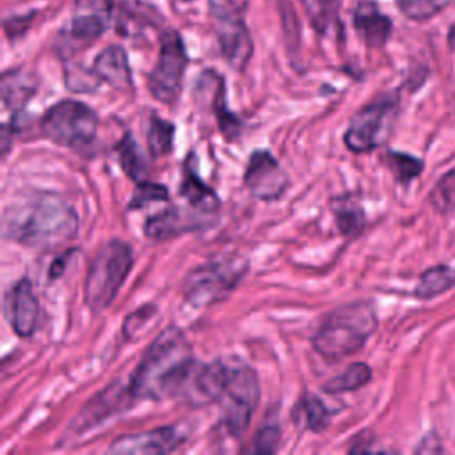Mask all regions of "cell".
I'll use <instances>...</instances> for the list:
<instances>
[{
	"label": "cell",
	"instance_id": "cell-1",
	"mask_svg": "<svg viewBox=\"0 0 455 455\" xmlns=\"http://www.w3.org/2000/svg\"><path fill=\"white\" fill-rule=\"evenodd\" d=\"M4 236L37 251H57L78 231L73 206L52 192H27L16 197L2 219Z\"/></svg>",
	"mask_w": 455,
	"mask_h": 455
},
{
	"label": "cell",
	"instance_id": "cell-2",
	"mask_svg": "<svg viewBox=\"0 0 455 455\" xmlns=\"http://www.w3.org/2000/svg\"><path fill=\"white\" fill-rule=\"evenodd\" d=\"M194 359L192 345L185 332L176 327H165L144 350L128 384L135 400H164Z\"/></svg>",
	"mask_w": 455,
	"mask_h": 455
},
{
	"label": "cell",
	"instance_id": "cell-3",
	"mask_svg": "<svg viewBox=\"0 0 455 455\" xmlns=\"http://www.w3.org/2000/svg\"><path fill=\"white\" fill-rule=\"evenodd\" d=\"M377 329L375 307L370 300H354L332 309L318 325L311 345L327 361H339L359 352Z\"/></svg>",
	"mask_w": 455,
	"mask_h": 455
},
{
	"label": "cell",
	"instance_id": "cell-4",
	"mask_svg": "<svg viewBox=\"0 0 455 455\" xmlns=\"http://www.w3.org/2000/svg\"><path fill=\"white\" fill-rule=\"evenodd\" d=\"M133 267L132 245L114 238L105 242L92 258L85 281L84 302L92 313L105 311L123 288Z\"/></svg>",
	"mask_w": 455,
	"mask_h": 455
},
{
	"label": "cell",
	"instance_id": "cell-5",
	"mask_svg": "<svg viewBox=\"0 0 455 455\" xmlns=\"http://www.w3.org/2000/svg\"><path fill=\"white\" fill-rule=\"evenodd\" d=\"M247 270L249 261L242 254H224L208 259L185 277V302L192 307H206L224 300L238 286Z\"/></svg>",
	"mask_w": 455,
	"mask_h": 455
},
{
	"label": "cell",
	"instance_id": "cell-6",
	"mask_svg": "<svg viewBox=\"0 0 455 455\" xmlns=\"http://www.w3.org/2000/svg\"><path fill=\"white\" fill-rule=\"evenodd\" d=\"M100 117L94 108L76 100L52 105L41 119V133L62 148L84 149L96 139Z\"/></svg>",
	"mask_w": 455,
	"mask_h": 455
},
{
	"label": "cell",
	"instance_id": "cell-7",
	"mask_svg": "<svg viewBox=\"0 0 455 455\" xmlns=\"http://www.w3.org/2000/svg\"><path fill=\"white\" fill-rule=\"evenodd\" d=\"M208 5L224 60L235 71H243L254 50L245 25L247 0H208Z\"/></svg>",
	"mask_w": 455,
	"mask_h": 455
},
{
	"label": "cell",
	"instance_id": "cell-8",
	"mask_svg": "<svg viewBox=\"0 0 455 455\" xmlns=\"http://www.w3.org/2000/svg\"><path fill=\"white\" fill-rule=\"evenodd\" d=\"M114 0H75L73 16L57 34L53 50L59 59L69 60L89 48L110 25Z\"/></svg>",
	"mask_w": 455,
	"mask_h": 455
},
{
	"label": "cell",
	"instance_id": "cell-9",
	"mask_svg": "<svg viewBox=\"0 0 455 455\" xmlns=\"http://www.w3.org/2000/svg\"><path fill=\"white\" fill-rule=\"evenodd\" d=\"M398 112L396 94H382L359 108L343 135L345 146L352 153H370L391 133Z\"/></svg>",
	"mask_w": 455,
	"mask_h": 455
},
{
	"label": "cell",
	"instance_id": "cell-10",
	"mask_svg": "<svg viewBox=\"0 0 455 455\" xmlns=\"http://www.w3.org/2000/svg\"><path fill=\"white\" fill-rule=\"evenodd\" d=\"M187 64L188 55L181 36L172 28L164 30L160 34L156 64L148 76V89L155 100L165 105H174L178 101Z\"/></svg>",
	"mask_w": 455,
	"mask_h": 455
},
{
	"label": "cell",
	"instance_id": "cell-11",
	"mask_svg": "<svg viewBox=\"0 0 455 455\" xmlns=\"http://www.w3.org/2000/svg\"><path fill=\"white\" fill-rule=\"evenodd\" d=\"M229 368L220 363H201L192 359L176 380L171 396L190 407H204L224 396Z\"/></svg>",
	"mask_w": 455,
	"mask_h": 455
},
{
	"label": "cell",
	"instance_id": "cell-12",
	"mask_svg": "<svg viewBox=\"0 0 455 455\" xmlns=\"http://www.w3.org/2000/svg\"><path fill=\"white\" fill-rule=\"evenodd\" d=\"M224 396L226 402L222 407V421L228 434L238 439L245 434L252 412L259 402L258 373L251 366L229 368Z\"/></svg>",
	"mask_w": 455,
	"mask_h": 455
},
{
	"label": "cell",
	"instance_id": "cell-13",
	"mask_svg": "<svg viewBox=\"0 0 455 455\" xmlns=\"http://www.w3.org/2000/svg\"><path fill=\"white\" fill-rule=\"evenodd\" d=\"M243 185L254 199L268 203L277 201L286 192L290 178L270 151L256 149L249 155Z\"/></svg>",
	"mask_w": 455,
	"mask_h": 455
},
{
	"label": "cell",
	"instance_id": "cell-14",
	"mask_svg": "<svg viewBox=\"0 0 455 455\" xmlns=\"http://www.w3.org/2000/svg\"><path fill=\"white\" fill-rule=\"evenodd\" d=\"M132 400H135V396L132 395L130 384H121L119 380L110 382L105 389H101L98 395H94L80 409V412L69 423V432L80 435V434H85V432L96 428L110 416L130 407Z\"/></svg>",
	"mask_w": 455,
	"mask_h": 455
},
{
	"label": "cell",
	"instance_id": "cell-15",
	"mask_svg": "<svg viewBox=\"0 0 455 455\" xmlns=\"http://www.w3.org/2000/svg\"><path fill=\"white\" fill-rule=\"evenodd\" d=\"M213 224V213H204L196 208L183 206H169L156 215L146 219L144 235L151 240L164 242L183 233L197 231L203 228H210Z\"/></svg>",
	"mask_w": 455,
	"mask_h": 455
},
{
	"label": "cell",
	"instance_id": "cell-16",
	"mask_svg": "<svg viewBox=\"0 0 455 455\" xmlns=\"http://www.w3.org/2000/svg\"><path fill=\"white\" fill-rule=\"evenodd\" d=\"M183 443L185 435L176 427L167 425L153 430L119 435L110 443L107 451L121 455H160L178 450Z\"/></svg>",
	"mask_w": 455,
	"mask_h": 455
},
{
	"label": "cell",
	"instance_id": "cell-17",
	"mask_svg": "<svg viewBox=\"0 0 455 455\" xmlns=\"http://www.w3.org/2000/svg\"><path fill=\"white\" fill-rule=\"evenodd\" d=\"M196 94H199V100L210 98L208 101L212 105V110L215 114V119H217V124H219L222 135L228 140H236L243 130V123L226 105L224 78L213 69H204L201 73V76L197 78Z\"/></svg>",
	"mask_w": 455,
	"mask_h": 455
},
{
	"label": "cell",
	"instance_id": "cell-18",
	"mask_svg": "<svg viewBox=\"0 0 455 455\" xmlns=\"http://www.w3.org/2000/svg\"><path fill=\"white\" fill-rule=\"evenodd\" d=\"M5 311L12 331L20 338H28L36 332L39 323V300L28 279L16 281L5 297Z\"/></svg>",
	"mask_w": 455,
	"mask_h": 455
},
{
	"label": "cell",
	"instance_id": "cell-19",
	"mask_svg": "<svg viewBox=\"0 0 455 455\" xmlns=\"http://www.w3.org/2000/svg\"><path fill=\"white\" fill-rule=\"evenodd\" d=\"M94 73L101 80V84H108L117 91H132L133 78L128 62V55L123 46L110 44L103 52H100L92 64Z\"/></svg>",
	"mask_w": 455,
	"mask_h": 455
},
{
	"label": "cell",
	"instance_id": "cell-20",
	"mask_svg": "<svg viewBox=\"0 0 455 455\" xmlns=\"http://www.w3.org/2000/svg\"><path fill=\"white\" fill-rule=\"evenodd\" d=\"M354 28L371 48H380L391 36L393 23L382 14L375 2L363 0L354 11Z\"/></svg>",
	"mask_w": 455,
	"mask_h": 455
},
{
	"label": "cell",
	"instance_id": "cell-21",
	"mask_svg": "<svg viewBox=\"0 0 455 455\" xmlns=\"http://www.w3.org/2000/svg\"><path fill=\"white\" fill-rule=\"evenodd\" d=\"M37 80L21 68L7 69L2 75V101L11 110H20L36 92Z\"/></svg>",
	"mask_w": 455,
	"mask_h": 455
},
{
	"label": "cell",
	"instance_id": "cell-22",
	"mask_svg": "<svg viewBox=\"0 0 455 455\" xmlns=\"http://www.w3.org/2000/svg\"><path fill=\"white\" fill-rule=\"evenodd\" d=\"M180 196H183L188 204L204 213H217L220 208V199L217 192L208 187L190 167L183 165V178L180 183Z\"/></svg>",
	"mask_w": 455,
	"mask_h": 455
},
{
	"label": "cell",
	"instance_id": "cell-23",
	"mask_svg": "<svg viewBox=\"0 0 455 455\" xmlns=\"http://www.w3.org/2000/svg\"><path fill=\"white\" fill-rule=\"evenodd\" d=\"M332 411L315 395H304L291 409V418L297 425L311 432H323L332 418Z\"/></svg>",
	"mask_w": 455,
	"mask_h": 455
},
{
	"label": "cell",
	"instance_id": "cell-24",
	"mask_svg": "<svg viewBox=\"0 0 455 455\" xmlns=\"http://www.w3.org/2000/svg\"><path fill=\"white\" fill-rule=\"evenodd\" d=\"M114 151L117 153V160L121 169L124 171V174L133 180L135 183L144 181L148 178V160L140 149V146L137 144V140L133 139V135L130 132H126L119 142L116 144Z\"/></svg>",
	"mask_w": 455,
	"mask_h": 455
},
{
	"label": "cell",
	"instance_id": "cell-25",
	"mask_svg": "<svg viewBox=\"0 0 455 455\" xmlns=\"http://www.w3.org/2000/svg\"><path fill=\"white\" fill-rule=\"evenodd\" d=\"M331 210L339 233H343L345 236H354L363 229L364 212L354 199L338 197L331 203Z\"/></svg>",
	"mask_w": 455,
	"mask_h": 455
},
{
	"label": "cell",
	"instance_id": "cell-26",
	"mask_svg": "<svg viewBox=\"0 0 455 455\" xmlns=\"http://www.w3.org/2000/svg\"><path fill=\"white\" fill-rule=\"evenodd\" d=\"M371 379V368L366 363H354L350 364L345 371L334 375L329 379L322 389L329 395H339V393H348L363 387L368 384Z\"/></svg>",
	"mask_w": 455,
	"mask_h": 455
},
{
	"label": "cell",
	"instance_id": "cell-27",
	"mask_svg": "<svg viewBox=\"0 0 455 455\" xmlns=\"http://www.w3.org/2000/svg\"><path fill=\"white\" fill-rule=\"evenodd\" d=\"M455 283V270L450 267H432L425 270L419 277V283L414 290L418 299H432L443 291H446Z\"/></svg>",
	"mask_w": 455,
	"mask_h": 455
},
{
	"label": "cell",
	"instance_id": "cell-28",
	"mask_svg": "<svg viewBox=\"0 0 455 455\" xmlns=\"http://www.w3.org/2000/svg\"><path fill=\"white\" fill-rule=\"evenodd\" d=\"M172 140H174V124L158 117L151 116L149 130H148V148L151 156L160 158L172 151Z\"/></svg>",
	"mask_w": 455,
	"mask_h": 455
},
{
	"label": "cell",
	"instance_id": "cell-29",
	"mask_svg": "<svg viewBox=\"0 0 455 455\" xmlns=\"http://www.w3.org/2000/svg\"><path fill=\"white\" fill-rule=\"evenodd\" d=\"M341 0H300L306 14L309 16L311 25L318 32H325L331 25V21L336 16L338 4Z\"/></svg>",
	"mask_w": 455,
	"mask_h": 455
},
{
	"label": "cell",
	"instance_id": "cell-30",
	"mask_svg": "<svg viewBox=\"0 0 455 455\" xmlns=\"http://www.w3.org/2000/svg\"><path fill=\"white\" fill-rule=\"evenodd\" d=\"M384 160H386L387 167L391 169V172L395 174V178L403 185L409 183L412 178H416L423 169L421 160H418L411 155H405V153L389 151Z\"/></svg>",
	"mask_w": 455,
	"mask_h": 455
},
{
	"label": "cell",
	"instance_id": "cell-31",
	"mask_svg": "<svg viewBox=\"0 0 455 455\" xmlns=\"http://www.w3.org/2000/svg\"><path fill=\"white\" fill-rule=\"evenodd\" d=\"M66 87L73 92H92L98 89L101 80L94 73V69H85L80 64H68L64 71Z\"/></svg>",
	"mask_w": 455,
	"mask_h": 455
},
{
	"label": "cell",
	"instance_id": "cell-32",
	"mask_svg": "<svg viewBox=\"0 0 455 455\" xmlns=\"http://www.w3.org/2000/svg\"><path fill=\"white\" fill-rule=\"evenodd\" d=\"M453 0H396L398 9L411 20L425 21L441 12Z\"/></svg>",
	"mask_w": 455,
	"mask_h": 455
},
{
	"label": "cell",
	"instance_id": "cell-33",
	"mask_svg": "<svg viewBox=\"0 0 455 455\" xmlns=\"http://www.w3.org/2000/svg\"><path fill=\"white\" fill-rule=\"evenodd\" d=\"M169 199V190L160 185V183H151L148 180L144 181H139L135 190H133V196L128 203V210L133 212V210H140L151 203H156V201H167Z\"/></svg>",
	"mask_w": 455,
	"mask_h": 455
},
{
	"label": "cell",
	"instance_id": "cell-34",
	"mask_svg": "<svg viewBox=\"0 0 455 455\" xmlns=\"http://www.w3.org/2000/svg\"><path fill=\"white\" fill-rule=\"evenodd\" d=\"M281 443V428L277 421H265L254 435L252 451L256 453H274Z\"/></svg>",
	"mask_w": 455,
	"mask_h": 455
},
{
	"label": "cell",
	"instance_id": "cell-35",
	"mask_svg": "<svg viewBox=\"0 0 455 455\" xmlns=\"http://www.w3.org/2000/svg\"><path fill=\"white\" fill-rule=\"evenodd\" d=\"M156 315V307L153 304H146L139 309H135L130 316L124 318V323H123V334L128 341L135 339L137 334L140 332V329Z\"/></svg>",
	"mask_w": 455,
	"mask_h": 455
},
{
	"label": "cell",
	"instance_id": "cell-36",
	"mask_svg": "<svg viewBox=\"0 0 455 455\" xmlns=\"http://www.w3.org/2000/svg\"><path fill=\"white\" fill-rule=\"evenodd\" d=\"M453 192H455V169L443 181H439L435 192L432 194V203L439 210H444V208H448L451 204Z\"/></svg>",
	"mask_w": 455,
	"mask_h": 455
},
{
	"label": "cell",
	"instance_id": "cell-37",
	"mask_svg": "<svg viewBox=\"0 0 455 455\" xmlns=\"http://www.w3.org/2000/svg\"><path fill=\"white\" fill-rule=\"evenodd\" d=\"M364 437H366V432H361L359 435H355V437H354V441H352V444L348 446V451H350V453L370 451L371 443H373V435L370 434V435H368V439H364Z\"/></svg>",
	"mask_w": 455,
	"mask_h": 455
},
{
	"label": "cell",
	"instance_id": "cell-38",
	"mask_svg": "<svg viewBox=\"0 0 455 455\" xmlns=\"http://www.w3.org/2000/svg\"><path fill=\"white\" fill-rule=\"evenodd\" d=\"M68 256H69V254H64V256H57V258L53 259V263L50 265V277H52V279L59 277V275L64 272V261L68 259Z\"/></svg>",
	"mask_w": 455,
	"mask_h": 455
},
{
	"label": "cell",
	"instance_id": "cell-39",
	"mask_svg": "<svg viewBox=\"0 0 455 455\" xmlns=\"http://www.w3.org/2000/svg\"><path fill=\"white\" fill-rule=\"evenodd\" d=\"M11 133H14L9 124H4L2 126V156L5 158V155L9 153V148H11Z\"/></svg>",
	"mask_w": 455,
	"mask_h": 455
},
{
	"label": "cell",
	"instance_id": "cell-40",
	"mask_svg": "<svg viewBox=\"0 0 455 455\" xmlns=\"http://www.w3.org/2000/svg\"><path fill=\"white\" fill-rule=\"evenodd\" d=\"M448 43H450V46L455 50V23L451 25V28H450V32H448Z\"/></svg>",
	"mask_w": 455,
	"mask_h": 455
}]
</instances>
